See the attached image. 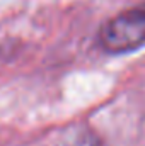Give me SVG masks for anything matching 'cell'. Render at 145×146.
Listing matches in <instances>:
<instances>
[{"mask_svg": "<svg viewBox=\"0 0 145 146\" xmlns=\"http://www.w3.org/2000/svg\"><path fill=\"white\" fill-rule=\"evenodd\" d=\"M101 42L109 53H125L145 44V3L111 19L101 31Z\"/></svg>", "mask_w": 145, "mask_h": 146, "instance_id": "1", "label": "cell"}, {"mask_svg": "<svg viewBox=\"0 0 145 146\" xmlns=\"http://www.w3.org/2000/svg\"><path fill=\"white\" fill-rule=\"evenodd\" d=\"M72 146H99V141H97V138H96L94 134L85 133V134H82Z\"/></svg>", "mask_w": 145, "mask_h": 146, "instance_id": "2", "label": "cell"}]
</instances>
